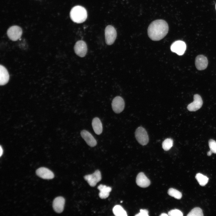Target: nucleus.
Here are the masks:
<instances>
[{
    "label": "nucleus",
    "mask_w": 216,
    "mask_h": 216,
    "mask_svg": "<svg viewBox=\"0 0 216 216\" xmlns=\"http://www.w3.org/2000/svg\"><path fill=\"white\" fill-rule=\"evenodd\" d=\"M70 17L74 22L80 23L84 22L87 18V12L85 8L81 6L73 7L70 12Z\"/></svg>",
    "instance_id": "nucleus-2"
},
{
    "label": "nucleus",
    "mask_w": 216,
    "mask_h": 216,
    "mask_svg": "<svg viewBox=\"0 0 216 216\" xmlns=\"http://www.w3.org/2000/svg\"><path fill=\"white\" fill-rule=\"evenodd\" d=\"M208 145L211 150L212 153L216 154V142L213 139L208 141Z\"/></svg>",
    "instance_id": "nucleus-24"
},
{
    "label": "nucleus",
    "mask_w": 216,
    "mask_h": 216,
    "mask_svg": "<svg viewBox=\"0 0 216 216\" xmlns=\"http://www.w3.org/2000/svg\"><path fill=\"white\" fill-rule=\"evenodd\" d=\"M193 101L188 105L187 108L190 111H195L202 106L203 101L201 96L198 94H195L194 96Z\"/></svg>",
    "instance_id": "nucleus-10"
},
{
    "label": "nucleus",
    "mask_w": 216,
    "mask_h": 216,
    "mask_svg": "<svg viewBox=\"0 0 216 216\" xmlns=\"http://www.w3.org/2000/svg\"><path fill=\"white\" fill-rule=\"evenodd\" d=\"M195 178L199 184L202 186L206 185L208 181V178L207 176L200 173L197 174Z\"/></svg>",
    "instance_id": "nucleus-20"
},
{
    "label": "nucleus",
    "mask_w": 216,
    "mask_h": 216,
    "mask_svg": "<svg viewBox=\"0 0 216 216\" xmlns=\"http://www.w3.org/2000/svg\"><path fill=\"white\" fill-rule=\"evenodd\" d=\"M122 202H122V201H121L120 202H121V203H122Z\"/></svg>",
    "instance_id": "nucleus-30"
},
{
    "label": "nucleus",
    "mask_w": 216,
    "mask_h": 216,
    "mask_svg": "<svg viewBox=\"0 0 216 216\" xmlns=\"http://www.w3.org/2000/svg\"><path fill=\"white\" fill-rule=\"evenodd\" d=\"M84 178L91 186L94 187L101 179L100 172L98 170H96L92 174L85 176Z\"/></svg>",
    "instance_id": "nucleus-7"
},
{
    "label": "nucleus",
    "mask_w": 216,
    "mask_h": 216,
    "mask_svg": "<svg viewBox=\"0 0 216 216\" xmlns=\"http://www.w3.org/2000/svg\"><path fill=\"white\" fill-rule=\"evenodd\" d=\"M135 134L136 140L142 145H146L148 143V134L145 129L142 127H138L136 130Z\"/></svg>",
    "instance_id": "nucleus-3"
},
{
    "label": "nucleus",
    "mask_w": 216,
    "mask_h": 216,
    "mask_svg": "<svg viewBox=\"0 0 216 216\" xmlns=\"http://www.w3.org/2000/svg\"><path fill=\"white\" fill-rule=\"evenodd\" d=\"M105 41L108 45L112 44L116 39L117 32L114 27L112 26L108 25L105 30Z\"/></svg>",
    "instance_id": "nucleus-4"
},
{
    "label": "nucleus",
    "mask_w": 216,
    "mask_h": 216,
    "mask_svg": "<svg viewBox=\"0 0 216 216\" xmlns=\"http://www.w3.org/2000/svg\"><path fill=\"white\" fill-rule=\"evenodd\" d=\"M111 105L114 112L116 113H119L124 110L125 103L124 100L122 97L117 96L113 99Z\"/></svg>",
    "instance_id": "nucleus-6"
},
{
    "label": "nucleus",
    "mask_w": 216,
    "mask_h": 216,
    "mask_svg": "<svg viewBox=\"0 0 216 216\" xmlns=\"http://www.w3.org/2000/svg\"><path fill=\"white\" fill-rule=\"evenodd\" d=\"M168 30V25L165 21L158 20L153 21L150 24L148 29V34L151 40L158 41L166 36Z\"/></svg>",
    "instance_id": "nucleus-1"
},
{
    "label": "nucleus",
    "mask_w": 216,
    "mask_h": 216,
    "mask_svg": "<svg viewBox=\"0 0 216 216\" xmlns=\"http://www.w3.org/2000/svg\"><path fill=\"white\" fill-rule=\"evenodd\" d=\"M37 175L40 177L44 179H51L54 177L53 172L48 169L41 167L36 171Z\"/></svg>",
    "instance_id": "nucleus-13"
},
{
    "label": "nucleus",
    "mask_w": 216,
    "mask_h": 216,
    "mask_svg": "<svg viewBox=\"0 0 216 216\" xmlns=\"http://www.w3.org/2000/svg\"><path fill=\"white\" fill-rule=\"evenodd\" d=\"M168 215L170 216H182L183 215L182 213L178 209H172L168 213Z\"/></svg>",
    "instance_id": "nucleus-25"
},
{
    "label": "nucleus",
    "mask_w": 216,
    "mask_h": 216,
    "mask_svg": "<svg viewBox=\"0 0 216 216\" xmlns=\"http://www.w3.org/2000/svg\"><path fill=\"white\" fill-rule=\"evenodd\" d=\"M195 64L196 68L199 70L206 69L208 66V61L207 58L203 55H199L195 58Z\"/></svg>",
    "instance_id": "nucleus-14"
},
{
    "label": "nucleus",
    "mask_w": 216,
    "mask_h": 216,
    "mask_svg": "<svg viewBox=\"0 0 216 216\" xmlns=\"http://www.w3.org/2000/svg\"><path fill=\"white\" fill-rule=\"evenodd\" d=\"M92 126L96 134L100 135L101 134L103 131L102 124L98 118L95 117L92 119Z\"/></svg>",
    "instance_id": "nucleus-17"
},
{
    "label": "nucleus",
    "mask_w": 216,
    "mask_h": 216,
    "mask_svg": "<svg viewBox=\"0 0 216 216\" xmlns=\"http://www.w3.org/2000/svg\"><path fill=\"white\" fill-rule=\"evenodd\" d=\"M173 144V141L172 139L171 138H167L163 142L162 148L165 151H168L172 147Z\"/></svg>",
    "instance_id": "nucleus-22"
},
{
    "label": "nucleus",
    "mask_w": 216,
    "mask_h": 216,
    "mask_svg": "<svg viewBox=\"0 0 216 216\" xmlns=\"http://www.w3.org/2000/svg\"><path fill=\"white\" fill-rule=\"evenodd\" d=\"M9 75L6 68L3 65L0 66V84L1 86L6 84L9 79Z\"/></svg>",
    "instance_id": "nucleus-16"
},
{
    "label": "nucleus",
    "mask_w": 216,
    "mask_h": 216,
    "mask_svg": "<svg viewBox=\"0 0 216 216\" xmlns=\"http://www.w3.org/2000/svg\"><path fill=\"white\" fill-rule=\"evenodd\" d=\"M22 32V30L20 27L17 26H14L8 29L7 34L10 40L16 41L20 38Z\"/></svg>",
    "instance_id": "nucleus-5"
},
{
    "label": "nucleus",
    "mask_w": 216,
    "mask_h": 216,
    "mask_svg": "<svg viewBox=\"0 0 216 216\" xmlns=\"http://www.w3.org/2000/svg\"><path fill=\"white\" fill-rule=\"evenodd\" d=\"M212 153V152L211 150H210L207 153V154L208 156H210L211 155Z\"/></svg>",
    "instance_id": "nucleus-28"
},
{
    "label": "nucleus",
    "mask_w": 216,
    "mask_h": 216,
    "mask_svg": "<svg viewBox=\"0 0 216 216\" xmlns=\"http://www.w3.org/2000/svg\"><path fill=\"white\" fill-rule=\"evenodd\" d=\"M186 48V45L184 42L182 40H177L172 44L170 49L172 52L181 56L184 53Z\"/></svg>",
    "instance_id": "nucleus-8"
},
{
    "label": "nucleus",
    "mask_w": 216,
    "mask_h": 216,
    "mask_svg": "<svg viewBox=\"0 0 216 216\" xmlns=\"http://www.w3.org/2000/svg\"><path fill=\"white\" fill-rule=\"evenodd\" d=\"M0 157H1L2 156V154H3V149H2L1 146H0Z\"/></svg>",
    "instance_id": "nucleus-27"
},
{
    "label": "nucleus",
    "mask_w": 216,
    "mask_h": 216,
    "mask_svg": "<svg viewBox=\"0 0 216 216\" xmlns=\"http://www.w3.org/2000/svg\"><path fill=\"white\" fill-rule=\"evenodd\" d=\"M98 188L100 191L99 196L100 198L102 199L107 198L112 190L111 187L103 184L99 185Z\"/></svg>",
    "instance_id": "nucleus-18"
},
{
    "label": "nucleus",
    "mask_w": 216,
    "mask_h": 216,
    "mask_svg": "<svg viewBox=\"0 0 216 216\" xmlns=\"http://www.w3.org/2000/svg\"><path fill=\"white\" fill-rule=\"evenodd\" d=\"M113 212L114 215L116 216H127L126 211L122 206L119 205H116L113 207Z\"/></svg>",
    "instance_id": "nucleus-19"
},
{
    "label": "nucleus",
    "mask_w": 216,
    "mask_h": 216,
    "mask_svg": "<svg viewBox=\"0 0 216 216\" xmlns=\"http://www.w3.org/2000/svg\"><path fill=\"white\" fill-rule=\"evenodd\" d=\"M168 194L170 196L178 199H180L182 196V193L180 191L172 188H171L168 190Z\"/></svg>",
    "instance_id": "nucleus-21"
},
{
    "label": "nucleus",
    "mask_w": 216,
    "mask_h": 216,
    "mask_svg": "<svg viewBox=\"0 0 216 216\" xmlns=\"http://www.w3.org/2000/svg\"><path fill=\"white\" fill-rule=\"evenodd\" d=\"M140 212L136 214V216H148V212L146 209H141L140 210Z\"/></svg>",
    "instance_id": "nucleus-26"
},
{
    "label": "nucleus",
    "mask_w": 216,
    "mask_h": 216,
    "mask_svg": "<svg viewBox=\"0 0 216 216\" xmlns=\"http://www.w3.org/2000/svg\"><path fill=\"white\" fill-rule=\"evenodd\" d=\"M168 215L165 213H162L160 215V216H168Z\"/></svg>",
    "instance_id": "nucleus-29"
},
{
    "label": "nucleus",
    "mask_w": 216,
    "mask_h": 216,
    "mask_svg": "<svg viewBox=\"0 0 216 216\" xmlns=\"http://www.w3.org/2000/svg\"></svg>",
    "instance_id": "nucleus-31"
},
{
    "label": "nucleus",
    "mask_w": 216,
    "mask_h": 216,
    "mask_svg": "<svg viewBox=\"0 0 216 216\" xmlns=\"http://www.w3.org/2000/svg\"><path fill=\"white\" fill-rule=\"evenodd\" d=\"M136 182L138 186L143 188H146L150 184V180L142 172H140L137 175Z\"/></svg>",
    "instance_id": "nucleus-15"
},
{
    "label": "nucleus",
    "mask_w": 216,
    "mask_h": 216,
    "mask_svg": "<svg viewBox=\"0 0 216 216\" xmlns=\"http://www.w3.org/2000/svg\"><path fill=\"white\" fill-rule=\"evenodd\" d=\"M74 49L76 54L81 57L86 56L87 50V45L86 42L82 40H78L76 42Z\"/></svg>",
    "instance_id": "nucleus-9"
},
{
    "label": "nucleus",
    "mask_w": 216,
    "mask_h": 216,
    "mask_svg": "<svg viewBox=\"0 0 216 216\" xmlns=\"http://www.w3.org/2000/svg\"><path fill=\"white\" fill-rule=\"evenodd\" d=\"M65 202V199L63 197L58 196L56 197L52 203L54 210L58 213L62 212L64 209Z\"/></svg>",
    "instance_id": "nucleus-12"
},
{
    "label": "nucleus",
    "mask_w": 216,
    "mask_h": 216,
    "mask_svg": "<svg viewBox=\"0 0 216 216\" xmlns=\"http://www.w3.org/2000/svg\"><path fill=\"white\" fill-rule=\"evenodd\" d=\"M80 134L82 138L88 146L93 147L97 145L96 140L88 131L83 130L81 131Z\"/></svg>",
    "instance_id": "nucleus-11"
},
{
    "label": "nucleus",
    "mask_w": 216,
    "mask_h": 216,
    "mask_svg": "<svg viewBox=\"0 0 216 216\" xmlns=\"http://www.w3.org/2000/svg\"><path fill=\"white\" fill-rule=\"evenodd\" d=\"M203 215L202 210L199 207L193 209L187 214L188 216H202Z\"/></svg>",
    "instance_id": "nucleus-23"
}]
</instances>
